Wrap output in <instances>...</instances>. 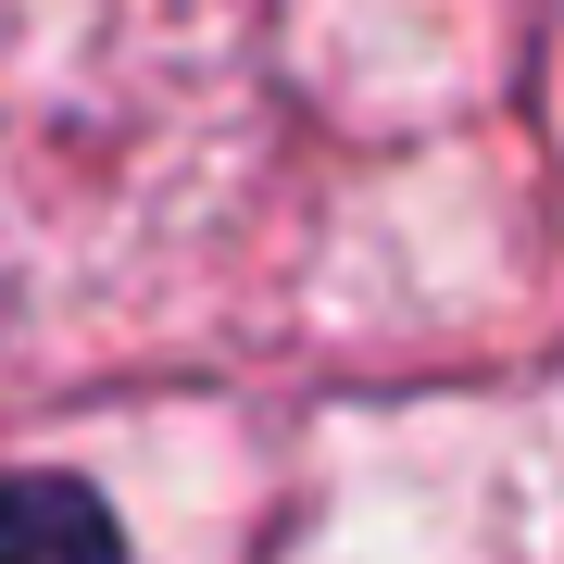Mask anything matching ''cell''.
Instances as JSON below:
<instances>
[{"instance_id":"obj_1","label":"cell","mask_w":564,"mask_h":564,"mask_svg":"<svg viewBox=\"0 0 564 564\" xmlns=\"http://www.w3.org/2000/svg\"><path fill=\"white\" fill-rule=\"evenodd\" d=\"M0 564H126V540L76 477H0Z\"/></svg>"}]
</instances>
